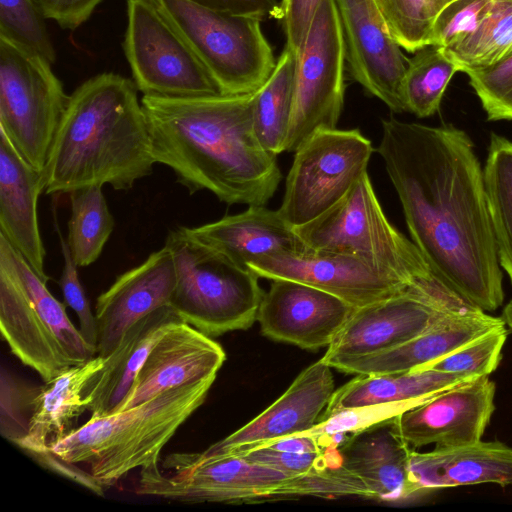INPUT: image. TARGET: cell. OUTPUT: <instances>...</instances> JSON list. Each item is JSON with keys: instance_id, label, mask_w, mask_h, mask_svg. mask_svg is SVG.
Returning <instances> with one entry per match:
<instances>
[{"instance_id": "obj_1", "label": "cell", "mask_w": 512, "mask_h": 512, "mask_svg": "<svg viewBox=\"0 0 512 512\" xmlns=\"http://www.w3.org/2000/svg\"><path fill=\"white\" fill-rule=\"evenodd\" d=\"M412 238L431 269L484 312L504 301L484 175L469 135L394 117L377 148Z\"/></svg>"}, {"instance_id": "obj_2", "label": "cell", "mask_w": 512, "mask_h": 512, "mask_svg": "<svg viewBox=\"0 0 512 512\" xmlns=\"http://www.w3.org/2000/svg\"><path fill=\"white\" fill-rule=\"evenodd\" d=\"M253 93L143 95L155 162L169 167L190 194L209 191L228 205L264 206L282 174L255 134Z\"/></svg>"}, {"instance_id": "obj_3", "label": "cell", "mask_w": 512, "mask_h": 512, "mask_svg": "<svg viewBox=\"0 0 512 512\" xmlns=\"http://www.w3.org/2000/svg\"><path fill=\"white\" fill-rule=\"evenodd\" d=\"M133 80L107 72L69 95L43 170L46 194L89 187L128 190L156 163L149 126Z\"/></svg>"}, {"instance_id": "obj_4", "label": "cell", "mask_w": 512, "mask_h": 512, "mask_svg": "<svg viewBox=\"0 0 512 512\" xmlns=\"http://www.w3.org/2000/svg\"><path fill=\"white\" fill-rule=\"evenodd\" d=\"M214 381L169 389L133 408L91 416L51 451L68 462L89 464V472L109 488L131 470L159 463L162 448L203 404Z\"/></svg>"}, {"instance_id": "obj_5", "label": "cell", "mask_w": 512, "mask_h": 512, "mask_svg": "<svg viewBox=\"0 0 512 512\" xmlns=\"http://www.w3.org/2000/svg\"><path fill=\"white\" fill-rule=\"evenodd\" d=\"M46 284L0 234L1 334L44 382L97 355Z\"/></svg>"}, {"instance_id": "obj_6", "label": "cell", "mask_w": 512, "mask_h": 512, "mask_svg": "<svg viewBox=\"0 0 512 512\" xmlns=\"http://www.w3.org/2000/svg\"><path fill=\"white\" fill-rule=\"evenodd\" d=\"M177 281L170 306L181 321L207 336L248 329L264 292L259 276L194 238L187 227L169 231Z\"/></svg>"}, {"instance_id": "obj_7", "label": "cell", "mask_w": 512, "mask_h": 512, "mask_svg": "<svg viewBox=\"0 0 512 512\" xmlns=\"http://www.w3.org/2000/svg\"><path fill=\"white\" fill-rule=\"evenodd\" d=\"M294 230L308 249L359 256L414 287L440 278L416 245L390 223L367 172L336 205Z\"/></svg>"}, {"instance_id": "obj_8", "label": "cell", "mask_w": 512, "mask_h": 512, "mask_svg": "<svg viewBox=\"0 0 512 512\" xmlns=\"http://www.w3.org/2000/svg\"><path fill=\"white\" fill-rule=\"evenodd\" d=\"M183 38L223 94L255 92L277 60L261 20L204 8L187 0H151Z\"/></svg>"}, {"instance_id": "obj_9", "label": "cell", "mask_w": 512, "mask_h": 512, "mask_svg": "<svg viewBox=\"0 0 512 512\" xmlns=\"http://www.w3.org/2000/svg\"><path fill=\"white\" fill-rule=\"evenodd\" d=\"M68 100L48 61L0 38V131L39 172L46 166Z\"/></svg>"}, {"instance_id": "obj_10", "label": "cell", "mask_w": 512, "mask_h": 512, "mask_svg": "<svg viewBox=\"0 0 512 512\" xmlns=\"http://www.w3.org/2000/svg\"><path fill=\"white\" fill-rule=\"evenodd\" d=\"M374 149L359 129H322L295 151L278 209L293 228L336 205L367 172Z\"/></svg>"}, {"instance_id": "obj_11", "label": "cell", "mask_w": 512, "mask_h": 512, "mask_svg": "<svg viewBox=\"0 0 512 512\" xmlns=\"http://www.w3.org/2000/svg\"><path fill=\"white\" fill-rule=\"evenodd\" d=\"M158 463L141 468L136 493L186 503H242L279 498L289 475L230 454L201 458L197 453L168 455Z\"/></svg>"}, {"instance_id": "obj_12", "label": "cell", "mask_w": 512, "mask_h": 512, "mask_svg": "<svg viewBox=\"0 0 512 512\" xmlns=\"http://www.w3.org/2000/svg\"><path fill=\"white\" fill-rule=\"evenodd\" d=\"M345 44L335 0H322L296 53L293 106L285 151L335 129L344 104Z\"/></svg>"}, {"instance_id": "obj_13", "label": "cell", "mask_w": 512, "mask_h": 512, "mask_svg": "<svg viewBox=\"0 0 512 512\" xmlns=\"http://www.w3.org/2000/svg\"><path fill=\"white\" fill-rule=\"evenodd\" d=\"M123 50L143 95L196 97L223 94L193 51L151 0H127Z\"/></svg>"}, {"instance_id": "obj_14", "label": "cell", "mask_w": 512, "mask_h": 512, "mask_svg": "<svg viewBox=\"0 0 512 512\" xmlns=\"http://www.w3.org/2000/svg\"><path fill=\"white\" fill-rule=\"evenodd\" d=\"M473 306L443 280L355 308L322 358L362 356L398 347ZM481 310V309H480Z\"/></svg>"}, {"instance_id": "obj_15", "label": "cell", "mask_w": 512, "mask_h": 512, "mask_svg": "<svg viewBox=\"0 0 512 512\" xmlns=\"http://www.w3.org/2000/svg\"><path fill=\"white\" fill-rule=\"evenodd\" d=\"M248 267L260 278L302 282L327 291L355 308L433 284L414 287L359 256L306 247L265 256Z\"/></svg>"}, {"instance_id": "obj_16", "label": "cell", "mask_w": 512, "mask_h": 512, "mask_svg": "<svg viewBox=\"0 0 512 512\" xmlns=\"http://www.w3.org/2000/svg\"><path fill=\"white\" fill-rule=\"evenodd\" d=\"M349 70L392 112H404L401 86L409 59L390 34L375 0H335Z\"/></svg>"}, {"instance_id": "obj_17", "label": "cell", "mask_w": 512, "mask_h": 512, "mask_svg": "<svg viewBox=\"0 0 512 512\" xmlns=\"http://www.w3.org/2000/svg\"><path fill=\"white\" fill-rule=\"evenodd\" d=\"M495 388L488 376H482L446 389L397 414L400 434L413 450L476 443L495 410Z\"/></svg>"}, {"instance_id": "obj_18", "label": "cell", "mask_w": 512, "mask_h": 512, "mask_svg": "<svg viewBox=\"0 0 512 512\" xmlns=\"http://www.w3.org/2000/svg\"><path fill=\"white\" fill-rule=\"evenodd\" d=\"M354 310L343 299L322 289L275 279L263 295L257 320L266 337L316 350L332 343Z\"/></svg>"}, {"instance_id": "obj_19", "label": "cell", "mask_w": 512, "mask_h": 512, "mask_svg": "<svg viewBox=\"0 0 512 512\" xmlns=\"http://www.w3.org/2000/svg\"><path fill=\"white\" fill-rule=\"evenodd\" d=\"M334 391L332 367L319 359L305 368L261 414L197 454L201 458L241 455L281 438L310 431L317 425Z\"/></svg>"}, {"instance_id": "obj_20", "label": "cell", "mask_w": 512, "mask_h": 512, "mask_svg": "<svg viewBox=\"0 0 512 512\" xmlns=\"http://www.w3.org/2000/svg\"><path fill=\"white\" fill-rule=\"evenodd\" d=\"M225 359L210 336L181 320L173 322L151 348L117 412L163 391L216 379Z\"/></svg>"}, {"instance_id": "obj_21", "label": "cell", "mask_w": 512, "mask_h": 512, "mask_svg": "<svg viewBox=\"0 0 512 512\" xmlns=\"http://www.w3.org/2000/svg\"><path fill=\"white\" fill-rule=\"evenodd\" d=\"M176 281L174 259L165 245L140 265L119 275L97 299V355H111L132 325L170 305Z\"/></svg>"}, {"instance_id": "obj_22", "label": "cell", "mask_w": 512, "mask_h": 512, "mask_svg": "<svg viewBox=\"0 0 512 512\" xmlns=\"http://www.w3.org/2000/svg\"><path fill=\"white\" fill-rule=\"evenodd\" d=\"M338 449L344 467L363 481L374 499L399 501L420 492L410 476L413 449L400 434L397 415L347 435Z\"/></svg>"}, {"instance_id": "obj_23", "label": "cell", "mask_w": 512, "mask_h": 512, "mask_svg": "<svg viewBox=\"0 0 512 512\" xmlns=\"http://www.w3.org/2000/svg\"><path fill=\"white\" fill-rule=\"evenodd\" d=\"M501 325H505L502 317L491 316L478 309L453 315L414 339L383 352L321 359L334 369L355 375L412 371Z\"/></svg>"}, {"instance_id": "obj_24", "label": "cell", "mask_w": 512, "mask_h": 512, "mask_svg": "<svg viewBox=\"0 0 512 512\" xmlns=\"http://www.w3.org/2000/svg\"><path fill=\"white\" fill-rule=\"evenodd\" d=\"M44 187L43 173L31 167L0 131V234L48 282L37 215Z\"/></svg>"}, {"instance_id": "obj_25", "label": "cell", "mask_w": 512, "mask_h": 512, "mask_svg": "<svg viewBox=\"0 0 512 512\" xmlns=\"http://www.w3.org/2000/svg\"><path fill=\"white\" fill-rule=\"evenodd\" d=\"M188 232L203 244L217 250L234 264L248 265L265 256L300 251L305 248L294 228L278 210L255 205L239 214L197 227Z\"/></svg>"}, {"instance_id": "obj_26", "label": "cell", "mask_w": 512, "mask_h": 512, "mask_svg": "<svg viewBox=\"0 0 512 512\" xmlns=\"http://www.w3.org/2000/svg\"><path fill=\"white\" fill-rule=\"evenodd\" d=\"M104 364L105 358L96 355L44 382L34 400L28 434L17 446L28 454L43 453L73 432L88 410V389Z\"/></svg>"}, {"instance_id": "obj_27", "label": "cell", "mask_w": 512, "mask_h": 512, "mask_svg": "<svg viewBox=\"0 0 512 512\" xmlns=\"http://www.w3.org/2000/svg\"><path fill=\"white\" fill-rule=\"evenodd\" d=\"M409 469L420 492L481 483L512 485V448L480 440L446 450H413Z\"/></svg>"}, {"instance_id": "obj_28", "label": "cell", "mask_w": 512, "mask_h": 512, "mask_svg": "<svg viewBox=\"0 0 512 512\" xmlns=\"http://www.w3.org/2000/svg\"><path fill=\"white\" fill-rule=\"evenodd\" d=\"M178 320L181 319L177 313L167 305L142 318L124 333L88 389V410L92 416H106L118 411L151 348Z\"/></svg>"}, {"instance_id": "obj_29", "label": "cell", "mask_w": 512, "mask_h": 512, "mask_svg": "<svg viewBox=\"0 0 512 512\" xmlns=\"http://www.w3.org/2000/svg\"><path fill=\"white\" fill-rule=\"evenodd\" d=\"M473 379L476 378L434 369L357 375L334 391L319 421L347 410L391 403L422 402Z\"/></svg>"}, {"instance_id": "obj_30", "label": "cell", "mask_w": 512, "mask_h": 512, "mask_svg": "<svg viewBox=\"0 0 512 512\" xmlns=\"http://www.w3.org/2000/svg\"><path fill=\"white\" fill-rule=\"evenodd\" d=\"M296 53L285 46L275 68L253 93L252 119L255 134L270 154L285 151L294 93Z\"/></svg>"}, {"instance_id": "obj_31", "label": "cell", "mask_w": 512, "mask_h": 512, "mask_svg": "<svg viewBox=\"0 0 512 512\" xmlns=\"http://www.w3.org/2000/svg\"><path fill=\"white\" fill-rule=\"evenodd\" d=\"M498 260L512 283V142L492 133L483 170Z\"/></svg>"}, {"instance_id": "obj_32", "label": "cell", "mask_w": 512, "mask_h": 512, "mask_svg": "<svg viewBox=\"0 0 512 512\" xmlns=\"http://www.w3.org/2000/svg\"><path fill=\"white\" fill-rule=\"evenodd\" d=\"M103 186H89L70 193L71 216L67 244L78 267L94 263L114 229Z\"/></svg>"}, {"instance_id": "obj_33", "label": "cell", "mask_w": 512, "mask_h": 512, "mask_svg": "<svg viewBox=\"0 0 512 512\" xmlns=\"http://www.w3.org/2000/svg\"><path fill=\"white\" fill-rule=\"evenodd\" d=\"M458 65L442 47L429 45L409 59L401 86L404 110L418 118L434 115Z\"/></svg>"}, {"instance_id": "obj_34", "label": "cell", "mask_w": 512, "mask_h": 512, "mask_svg": "<svg viewBox=\"0 0 512 512\" xmlns=\"http://www.w3.org/2000/svg\"><path fill=\"white\" fill-rule=\"evenodd\" d=\"M445 49V48H444ZM460 72L498 63L512 55V0H494L478 28L445 49Z\"/></svg>"}, {"instance_id": "obj_35", "label": "cell", "mask_w": 512, "mask_h": 512, "mask_svg": "<svg viewBox=\"0 0 512 512\" xmlns=\"http://www.w3.org/2000/svg\"><path fill=\"white\" fill-rule=\"evenodd\" d=\"M455 0H375L395 41L408 52L429 46L434 23Z\"/></svg>"}, {"instance_id": "obj_36", "label": "cell", "mask_w": 512, "mask_h": 512, "mask_svg": "<svg viewBox=\"0 0 512 512\" xmlns=\"http://www.w3.org/2000/svg\"><path fill=\"white\" fill-rule=\"evenodd\" d=\"M46 19L35 0H0V38L53 65L57 56Z\"/></svg>"}, {"instance_id": "obj_37", "label": "cell", "mask_w": 512, "mask_h": 512, "mask_svg": "<svg viewBox=\"0 0 512 512\" xmlns=\"http://www.w3.org/2000/svg\"><path fill=\"white\" fill-rule=\"evenodd\" d=\"M507 336L505 325L497 326L420 369H434L468 378L489 376L500 363Z\"/></svg>"}, {"instance_id": "obj_38", "label": "cell", "mask_w": 512, "mask_h": 512, "mask_svg": "<svg viewBox=\"0 0 512 512\" xmlns=\"http://www.w3.org/2000/svg\"><path fill=\"white\" fill-rule=\"evenodd\" d=\"M40 386L28 384L4 367L0 374V432L18 445L28 434Z\"/></svg>"}, {"instance_id": "obj_39", "label": "cell", "mask_w": 512, "mask_h": 512, "mask_svg": "<svg viewBox=\"0 0 512 512\" xmlns=\"http://www.w3.org/2000/svg\"><path fill=\"white\" fill-rule=\"evenodd\" d=\"M490 121L512 120V55L498 63L463 71Z\"/></svg>"}, {"instance_id": "obj_40", "label": "cell", "mask_w": 512, "mask_h": 512, "mask_svg": "<svg viewBox=\"0 0 512 512\" xmlns=\"http://www.w3.org/2000/svg\"><path fill=\"white\" fill-rule=\"evenodd\" d=\"M494 0H455L438 15L429 45L449 48L471 35L490 11Z\"/></svg>"}, {"instance_id": "obj_41", "label": "cell", "mask_w": 512, "mask_h": 512, "mask_svg": "<svg viewBox=\"0 0 512 512\" xmlns=\"http://www.w3.org/2000/svg\"><path fill=\"white\" fill-rule=\"evenodd\" d=\"M56 230L64 260L62 273L58 280L64 298V304L69 306L76 313L80 324V333L89 346L97 353L98 332L96 317L92 313L89 300L79 280L77 272L78 266L73 261L67 241L62 236L58 225L56 226Z\"/></svg>"}, {"instance_id": "obj_42", "label": "cell", "mask_w": 512, "mask_h": 512, "mask_svg": "<svg viewBox=\"0 0 512 512\" xmlns=\"http://www.w3.org/2000/svg\"><path fill=\"white\" fill-rule=\"evenodd\" d=\"M338 445L339 443L331 440L322 450L305 453L284 452L263 446L241 455L249 461L269 466L289 476H296L323 463Z\"/></svg>"}, {"instance_id": "obj_43", "label": "cell", "mask_w": 512, "mask_h": 512, "mask_svg": "<svg viewBox=\"0 0 512 512\" xmlns=\"http://www.w3.org/2000/svg\"><path fill=\"white\" fill-rule=\"evenodd\" d=\"M322 0H282L281 20L286 35V46L298 52Z\"/></svg>"}, {"instance_id": "obj_44", "label": "cell", "mask_w": 512, "mask_h": 512, "mask_svg": "<svg viewBox=\"0 0 512 512\" xmlns=\"http://www.w3.org/2000/svg\"><path fill=\"white\" fill-rule=\"evenodd\" d=\"M103 0H35L47 19L62 29L76 30L93 14Z\"/></svg>"}, {"instance_id": "obj_45", "label": "cell", "mask_w": 512, "mask_h": 512, "mask_svg": "<svg viewBox=\"0 0 512 512\" xmlns=\"http://www.w3.org/2000/svg\"><path fill=\"white\" fill-rule=\"evenodd\" d=\"M211 10L233 15L247 16L259 20L281 18L277 0H187Z\"/></svg>"}, {"instance_id": "obj_46", "label": "cell", "mask_w": 512, "mask_h": 512, "mask_svg": "<svg viewBox=\"0 0 512 512\" xmlns=\"http://www.w3.org/2000/svg\"><path fill=\"white\" fill-rule=\"evenodd\" d=\"M29 455L45 468L80 484L97 495L102 496L105 489L108 488L98 481L89 471L86 472L80 469L75 463L62 459L53 451L32 453Z\"/></svg>"}, {"instance_id": "obj_47", "label": "cell", "mask_w": 512, "mask_h": 512, "mask_svg": "<svg viewBox=\"0 0 512 512\" xmlns=\"http://www.w3.org/2000/svg\"><path fill=\"white\" fill-rule=\"evenodd\" d=\"M501 317L504 320L505 325H507L512 331V300L505 305Z\"/></svg>"}]
</instances>
